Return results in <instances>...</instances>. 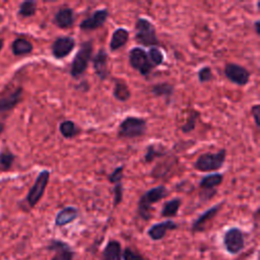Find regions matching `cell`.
<instances>
[{
    "mask_svg": "<svg viewBox=\"0 0 260 260\" xmlns=\"http://www.w3.org/2000/svg\"><path fill=\"white\" fill-rule=\"evenodd\" d=\"M177 229H178V224L175 221L168 219V220L152 224L147 230V235L151 240L158 241V240H161L166 236L168 231H173V230H177Z\"/></svg>",
    "mask_w": 260,
    "mask_h": 260,
    "instance_id": "9a60e30c",
    "label": "cell"
},
{
    "mask_svg": "<svg viewBox=\"0 0 260 260\" xmlns=\"http://www.w3.org/2000/svg\"><path fill=\"white\" fill-rule=\"evenodd\" d=\"M2 20H3V15L0 13V22H2Z\"/></svg>",
    "mask_w": 260,
    "mask_h": 260,
    "instance_id": "ab89813d",
    "label": "cell"
},
{
    "mask_svg": "<svg viewBox=\"0 0 260 260\" xmlns=\"http://www.w3.org/2000/svg\"><path fill=\"white\" fill-rule=\"evenodd\" d=\"M123 184L121 183H116L114 186V207L118 206L122 200H123Z\"/></svg>",
    "mask_w": 260,
    "mask_h": 260,
    "instance_id": "836d02e7",
    "label": "cell"
},
{
    "mask_svg": "<svg viewBox=\"0 0 260 260\" xmlns=\"http://www.w3.org/2000/svg\"><path fill=\"white\" fill-rule=\"evenodd\" d=\"M34 47L32 44L23 38H17L13 41L12 45H11V50L12 53L15 56H23V55H27L29 53H31Z\"/></svg>",
    "mask_w": 260,
    "mask_h": 260,
    "instance_id": "7402d4cb",
    "label": "cell"
},
{
    "mask_svg": "<svg viewBox=\"0 0 260 260\" xmlns=\"http://www.w3.org/2000/svg\"><path fill=\"white\" fill-rule=\"evenodd\" d=\"M50 179V172L48 170H43L37 177L34 185L29 189L26 195V201L30 207H35L39 201L42 199L47 185Z\"/></svg>",
    "mask_w": 260,
    "mask_h": 260,
    "instance_id": "52a82bcc",
    "label": "cell"
},
{
    "mask_svg": "<svg viewBox=\"0 0 260 260\" xmlns=\"http://www.w3.org/2000/svg\"><path fill=\"white\" fill-rule=\"evenodd\" d=\"M223 202H220V203H217L211 207H209L208 209H206L203 213H201L192 223V226H191V230L193 233H196V232H201L204 230L206 223L208 221H210L216 214L217 212L219 211V209L221 208Z\"/></svg>",
    "mask_w": 260,
    "mask_h": 260,
    "instance_id": "5bb4252c",
    "label": "cell"
},
{
    "mask_svg": "<svg viewBox=\"0 0 260 260\" xmlns=\"http://www.w3.org/2000/svg\"><path fill=\"white\" fill-rule=\"evenodd\" d=\"M3 130H4V124L2 122H0V134L3 132Z\"/></svg>",
    "mask_w": 260,
    "mask_h": 260,
    "instance_id": "74e56055",
    "label": "cell"
},
{
    "mask_svg": "<svg viewBox=\"0 0 260 260\" xmlns=\"http://www.w3.org/2000/svg\"><path fill=\"white\" fill-rule=\"evenodd\" d=\"M22 87L18 86L14 90L0 98V114L12 110L19 103L22 96Z\"/></svg>",
    "mask_w": 260,
    "mask_h": 260,
    "instance_id": "e0dca14e",
    "label": "cell"
},
{
    "mask_svg": "<svg viewBox=\"0 0 260 260\" xmlns=\"http://www.w3.org/2000/svg\"><path fill=\"white\" fill-rule=\"evenodd\" d=\"M48 249L56 251L55 255L52 257L51 260H73V251L68 246V244L60 240L51 241Z\"/></svg>",
    "mask_w": 260,
    "mask_h": 260,
    "instance_id": "2e32d148",
    "label": "cell"
},
{
    "mask_svg": "<svg viewBox=\"0 0 260 260\" xmlns=\"http://www.w3.org/2000/svg\"><path fill=\"white\" fill-rule=\"evenodd\" d=\"M147 123L143 118L128 116L121 121L118 127L120 138H137L146 133Z\"/></svg>",
    "mask_w": 260,
    "mask_h": 260,
    "instance_id": "5b68a950",
    "label": "cell"
},
{
    "mask_svg": "<svg viewBox=\"0 0 260 260\" xmlns=\"http://www.w3.org/2000/svg\"><path fill=\"white\" fill-rule=\"evenodd\" d=\"M223 73L230 81L239 86H245L248 84L251 77L250 71L237 63H228L224 66Z\"/></svg>",
    "mask_w": 260,
    "mask_h": 260,
    "instance_id": "9c48e42d",
    "label": "cell"
},
{
    "mask_svg": "<svg viewBox=\"0 0 260 260\" xmlns=\"http://www.w3.org/2000/svg\"><path fill=\"white\" fill-rule=\"evenodd\" d=\"M123 175H124V167L120 166L118 168H116L110 175H109V181L113 184L116 183H121L122 179H123Z\"/></svg>",
    "mask_w": 260,
    "mask_h": 260,
    "instance_id": "d6a6232c",
    "label": "cell"
},
{
    "mask_svg": "<svg viewBox=\"0 0 260 260\" xmlns=\"http://www.w3.org/2000/svg\"><path fill=\"white\" fill-rule=\"evenodd\" d=\"M78 209L74 206H66L62 208L55 216V225L63 226L74 221L78 217Z\"/></svg>",
    "mask_w": 260,
    "mask_h": 260,
    "instance_id": "d6986e66",
    "label": "cell"
},
{
    "mask_svg": "<svg viewBox=\"0 0 260 260\" xmlns=\"http://www.w3.org/2000/svg\"><path fill=\"white\" fill-rule=\"evenodd\" d=\"M74 11L72 8L65 6L61 7L54 16V23L59 28H69L74 23Z\"/></svg>",
    "mask_w": 260,
    "mask_h": 260,
    "instance_id": "ac0fdd59",
    "label": "cell"
},
{
    "mask_svg": "<svg viewBox=\"0 0 260 260\" xmlns=\"http://www.w3.org/2000/svg\"><path fill=\"white\" fill-rule=\"evenodd\" d=\"M151 93L157 98L158 96L165 98L169 103L174 93V85L169 82H161V83L154 84L151 87Z\"/></svg>",
    "mask_w": 260,
    "mask_h": 260,
    "instance_id": "d4e9b609",
    "label": "cell"
},
{
    "mask_svg": "<svg viewBox=\"0 0 260 260\" xmlns=\"http://www.w3.org/2000/svg\"><path fill=\"white\" fill-rule=\"evenodd\" d=\"M147 53V57L149 59V62L153 67H156L160 65L164 62V54L157 47H150Z\"/></svg>",
    "mask_w": 260,
    "mask_h": 260,
    "instance_id": "f1b7e54d",
    "label": "cell"
},
{
    "mask_svg": "<svg viewBox=\"0 0 260 260\" xmlns=\"http://www.w3.org/2000/svg\"><path fill=\"white\" fill-rule=\"evenodd\" d=\"M226 158V150L219 149L216 152H204L194 161V169L198 172H213L222 168Z\"/></svg>",
    "mask_w": 260,
    "mask_h": 260,
    "instance_id": "277c9868",
    "label": "cell"
},
{
    "mask_svg": "<svg viewBox=\"0 0 260 260\" xmlns=\"http://www.w3.org/2000/svg\"><path fill=\"white\" fill-rule=\"evenodd\" d=\"M108 17H109V10H108V8L98 9L90 16H88L87 18L83 19L80 22L79 28L81 30H85V31L98 29V28L102 27L105 24V22L107 21Z\"/></svg>",
    "mask_w": 260,
    "mask_h": 260,
    "instance_id": "8fae6325",
    "label": "cell"
},
{
    "mask_svg": "<svg viewBox=\"0 0 260 260\" xmlns=\"http://www.w3.org/2000/svg\"><path fill=\"white\" fill-rule=\"evenodd\" d=\"M223 181V175L221 173H211L208 174L206 176H204L203 178H201L200 182H199V187L200 189L205 191V195H207L206 199L209 200L210 198H212L214 196V194L216 193L215 188L218 187ZM203 195V198L204 196Z\"/></svg>",
    "mask_w": 260,
    "mask_h": 260,
    "instance_id": "7c38bea8",
    "label": "cell"
},
{
    "mask_svg": "<svg viewBox=\"0 0 260 260\" xmlns=\"http://www.w3.org/2000/svg\"><path fill=\"white\" fill-rule=\"evenodd\" d=\"M182 204L181 198H173L171 200H168L164 203L161 210H160V216L162 217H174L177 215L179 208Z\"/></svg>",
    "mask_w": 260,
    "mask_h": 260,
    "instance_id": "cb8c5ba5",
    "label": "cell"
},
{
    "mask_svg": "<svg viewBox=\"0 0 260 260\" xmlns=\"http://www.w3.org/2000/svg\"><path fill=\"white\" fill-rule=\"evenodd\" d=\"M123 260H144V259L139 253H137V252L133 251L131 248L127 247L123 251Z\"/></svg>",
    "mask_w": 260,
    "mask_h": 260,
    "instance_id": "e575fe53",
    "label": "cell"
},
{
    "mask_svg": "<svg viewBox=\"0 0 260 260\" xmlns=\"http://www.w3.org/2000/svg\"><path fill=\"white\" fill-rule=\"evenodd\" d=\"M197 76H198V79L200 82H207V81L211 80L213 77L212 70L208 66H203L198 70Z\"/></svg>",
    "mask_w": 260,
    "mask_h": 260,
    "instance_id": "4dcf8cb0",
    "label": "cell"
},
{
    "mask_svg": "<svg viewBox=\"0 0 260 260\" xmlns=\"http://www.w3.org/2000/svg\"><path fill=\"white\" fill-rule=\"evenodd\" d=\"M92 51L93 45L90 40L81 43L70 66V75L73 78H79L86 71L88 63L92 57Z\"/></svg>",
    "mask_w": 260,
    "mask_h": 260,
    "instance_id": "7a4b0ae2",
    "label": "cell"
},
{
    "mask_svg": "<svg viewBox=\"0 0 260 260\" xmlns=\"http://www.w3.org/2000/svg\"><path fill=\"white\" fill-rule=\"evenodd\" d=\"M76 46L74 38L71 37H59L57 38L51 47L52 55L56 59H63L70 55Z\"/></svg>",
    "mask_w": 260,
    "mask_h": 260,
    "instance_id": "30bf717a",
    "label": "cell"
},
{
    "mask_svg": "<svg viewBox=\"0 0 260 260\" xmlns=\"http://www.w3.org/2000/svg\"><path fill=\"white\" fill-rule=\"evenodd\" d=\"M222 241L225 250L232 255L240 253L245 247L244 233L236 226L225 231Z\"/></svg>",
    "mask_w": 260,
    "mask_h": 260,
    "instance_id": "ba28073f",
    "label": "cell"
},
{
    "mask_svg": "<svg viewBox=\"0 0 260 260\" xmlns=\"http://www.w3.org/2000/svg\"><path fill=\"white\" fill-rule=\"evenodd\" d=\"M129 40V30L125 27H118L116 28L111 37L110 41V50L111 51H117L121 47L125 46Z\"/></svg>",
    "mask_w": 260,
    "mask_h": 260,
    "instance_id": "ffe728a7",
    "label": "cell"
},
{
    "mask_svg": "<svg viewBox=\"0 0 260 260\" xmlns=\"http://www.w3.org/2000/svg\"><path fill=\"white\" fill-rule=\"evenodd\" d=\"M59 131L61 135L66 139H71L79 133V129L76 127L72 120H64L59 125Z\"/></svg>",
    "mask_w": 260,
    "mask_h": 260,
    "instance_id": "484cf974",
    "label": "cell"
},
{
    "mask_svg": "<svg viewBox=\"0 0 260 260\" xmlns=\"http://www.w3.org/2000/svg\"><path fill=\"white\" fill-rule=\"evenodd\" d=\"M113 95L119 102H127L131 96V91L124 80L117 79L113 87Z\"/></svg>",
    "mask_w": 260,
    "mask_h": 260,
    "instance_id": "603a6c76",
    "label": "cell"
},
{
    "mask_svg": "<svg viewBox=\"0 0 260 260\" xmlns=\"http://www.w3.org/2000/svg\"><path fill=\"white\" fill-rule=\"evenodd\" d=\"M254 27H255V31H256V34L259 36L260 35V21L259 20H256L255 21V23H254Z\"/></svg>",
    "mask_w": 260,
    "mask_h": 260,
    "instance_id": "8d00e7d4",
    "label": "cell"
},
{
    "mask_svg": "<svg viewBox=\"0 0 260 260\" xmlns=\"http://www.w3.org/2000/svg\"><path fill=\"white\" fill-rule=\"evenodd\" d=\"M197 118H198V113H192L190 115V117L187 119V122L181 127L182 131L184 133H189V132L193 131L195 128V125H196Z\"/></svg>",
    "mask_w": 260,
    "mask_h": 260,
    "instance_id": "1f68e13d",
    "label": "cell"
},
{
    "mask_svg": "<svg viewBox=\"0 0 260 260\" xmlns=\"http://www.w3.org/2000/svg\"><path fill=\"white\" fill-rule=\"evenodd\" d=\"M169 195V191L164 185L153 187L144 192L137 202V213L143 220L151 218L152 205Z\"/></svg>",
    "mask_w": 260,
    "mask_h": 260,
    "instance_id": "6da1fadb",
    "label": "cell"
},
{
    "mask_svg": "<svg viewBox=\"0 0 260 260\" xmlns=\"http://www.w3.org/2000/svg\"><path fill=\"white\" fill-rule=\"evenodd\" d=\"M251 115L254 119V123H255L257 129H259L260 128V105L256 104V105L252 106Z\"/></svg>",
    "mask_w": 260,
    "mask_h": 260,
    "instance_id": "d590c367",
    "label": "cell"
},
{
    "mask_svg": "<svg viewBox=\"0 0 260 260\" xmlns=\"http://www.w3.org/2000/svg\"><path fill=\"white\" fill-rule=\"evenodd\" d=\"M164 153H165L164 149H160L158 146H156L154 144H149V145H147V148H146V151L144 154V161L151 162L155 158L162 156Z\"/></svg>",
    "mask_w": 260,
    "mask_h": 260,
    "instance_id": "f546056e",
    "label": "cell"
},
{
    "mask_svg": "<svg viewBox=\"0 0 260 260\" xmlns=\"http://www.w3.org/2000/svg\"><path fill=\"white\" fill-rule=\"evenodd\" d=\"M109 55L107 51L102 48L92 58V67L96 76L101 80H105L109 76Z\"/></svg>",
    "mask_w": 260,
    "mask_h": 260,
    "instance_id": "4fadbf2b",
    "label": "cell"
},
{
    "mask_svg": "<svg viewBox=\"0 0 260 260\" xmlns=\"http://www.w3.org/2000/svg\"><path fill=\"white\" fill-rule=\"evenodd\" d=\"M135 41L145 47H157L159 45L156 30L151 21L144 17H138L135 22Z\"/></svg>",
    "mask_w": 260,
    "mask_h": 260,
    "instance_id": "3957f363",
    "label": "cell"
},
{
    "mask_svg": "<svg viewBox=\"0 0 260 260\" xmlns=\"http://www.w3.org/2000/svg\"><path fill=\"white\" fill-rule=\"evenodd\" d=\"M15 159V155L8 149L0 151V173L7 172L11 169Z\"/></svg>",
    "mask_w": 260,
    "mask_h": 260,
    "instance_id": "4316f807",
    "label": "cell"
},
{
    "mask_svg": "<svg viewBox=\"0 0 260 260\" xmlns=\"http://www.w3.org/2000/svg\"><path fill=\"white\" fill-rule=\"evenodd\" d=\"M122 248L121 244L116 240H111L107 243L102 253V260H121Z\"/></svg>",
    "mask_w": 260,
    "mask_h": 260,
    "instance_id": "44dd1931",
    "label": "cell"
},
{
    "mask_svg": "<svg viewBox=\"0 0 260 260\" xmlns=\"http://www.w3.org/2000/svg\"><path fill=\"white\" fill-rule=\"evenodd\" d=\"M128 59L130 66L134 70L138 71L142 76H147L153 69V66L147 57L146 51L140 47L132 48L129 51Z\"/></svg>",
    "mask_w": 260,
    "mask_h": 260,
    "instance_id": "8992f818",
    "label": "cell"
},
{
    "mask_svg": "<svg viewBox=\"0 0 260 260\" xmlns=\"http://www.w3.org/2000/svg\"><path fill=\"white\" fill-rule=\"evenodd\" d=\"M37 12V2L36 1H23L19 5L18 14L22 17H29L35 15Z\"/></svg>",
    "mask_w": 260,
    "mask_h": 260,
    "instance_id": "83f0119b",
    "label": "cell"
},
{
    "mask_svg": "<svg viewBox=\"0 0 260 260\" xmlns=\"http://www.w3.org/2000/svg\"><path fill=\"white\" fill-rule=\"evenodd\" d=\"M2 48H3V40L0 39V51H1Z\"/></svg>",
    "mask_w": 260,
    "mask_h": 260,
    "instance_id": "f35d334b",
    "label": "cell"
}]
</instances>
